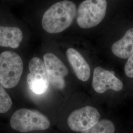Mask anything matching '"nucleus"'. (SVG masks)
<instances>
[{"mask_svg": "<svg viewBox=\"0 0 133 133\" xmlns=\"http://www.w3.org/2000/svg\"><path fill=\"white\" fill-rule=\"evenodd\" d=\"M29 70L27 81L30 89L37 95L44 93L49 82L43 61L38 57H33L29 62Z\"/></svg>", "mask_w": 133, "mask_h": 133, "instance_id": "obj_5", "label": "nucleus"}, {"mask_svg": "<svg viewBox=\"0 0 133 133\" xmlns=\"http://www.w3.org/2000/svg\"><path fill=\"white\" fill-rule=\"evenodd\" d=\"M100 118L97 109L86 106L72 111L68 118V124L72 131L82 132L94 126Z\"/></svg>", "mask_w": 133, "mask_h": 133, "instance_id": "obj_6", "label": "nucleus"}, {"mask_svg": "<svg viewBox=\"0 0 133 133\" xmlns=\"http://www.w3.org/2000/svg\"><path fill=\"white\" fill-rule=\"evenodd\" d=\"M107 8L106 0H84L77 9L76 21L82 29H90L100 24L105 18Z\"/></svg>", "mask_w": 133, "mask_h": 133, "instance_id": "obj_4", "label": "nucleus"}, {"mask_svg": "<svg viewBox=\"0 0 133 133\" xmlns=\"http://www.w3.org/2000/svg\"><path fill=\"white\" fill-rule=\"evenodd\" d=\"M12 102L9 95L0 84V113L8 112L11 108Z\"/></svg>", "mask_w": 133, "mask_h": 133, "instance_id": "obj_13", "label": "nucleus"}, {"mask_svg": "<svg viewBox=\"0 0 133 133\" xmlns=\"http://www.w3.org/2000/svg\"><path fill=\"white\" fill-rule=\"evenodd\" d=\"M43 58L49 82L57 89H63L66 86L64 78L69 73L68 68L61 60L53 53H46Z\"/></svg>", "mask_w": 133, "mask_h": 133, "instance_id": "obj_7", "label": "nucleus"}, {"mask_svg": "<svg viewBox=\"0 0 133 133\" xmlns=\"http://www.w3.org/2000/svg\"><path fill=\"white\" fill-rule=\"evenodd\" d=\"M23 71V63L18 54L5 51L0 54V84L7 89L19 83Z\"/></svg>", "mask_w": 133, "mask_h": 133, "instance_id": "obj_3", "label": "nucleus"}, {"mask_svg": "<svg viewBox=\"0 0 133 133\" xmlns=\"http://www.w3.org/2000/svg\"><path fill=\"white\" fill-rule=\"evenodd\" d=\"M92 86L97 93L102 94L109 89L115 91L121 90L123 83L113 72L101 66H97L93 71Z\"/></svg>", "mask_w": 133, "mask_h": 133, "instance_id": "obj_8", "label": "nucleus"}, {"mask_svg": "<svg viewBox=\"0 0 133 133\" xmlns=\"http://www.w3.org/2000/svg\"><path fill=\"white\" fill-rule=\"evenodd\" d=\"M10 125L12 128L17 131L27 133L47 130L50 126V122L45 115L38 110L21 109L12 114Z\"/></svg>", "mask_w": 133, "mask_h": 133, "instance_id": "obj_2", "label": "nucleus"}, {"mask_svg": "<svg viewBox=\"0 0 133 133\" xmlns=\"http://www.w3.org/2000/svg\"><path fill=\"white\" fill-rule=\"evenodd\" d=\"M124 71L127 76L133 78V54L129 57L125 66Z\"/></svg>", "mask_w": 133, "mask_h": 133, "instance_id": "obj_14", "label": "nucleus"}, {"mask_svg": "<svg viewBox=\"0 0 133 133\" xmlns=\"http://www.w3.org/2000/svg\"><path fill=\"white\" fill-rule=\"evenodd\" d=\"M76 13V5L71 1L57 2L43 13L41 20L42 28L50 34L62 33L71 26Z\"/></svg>", "mask_w": 133, "mask_h": 133, "instance_id": "obj_1", "label": "nucleus"}, {"mask_svg": "<svg viewBox=\"0 0 133 133\" xmlns=\"http://www.w3.org/2000/svg\"><path fill=\"white\" fill-rule=\"evenodd\" d=\"M111 51L121 59L128 58L133 54V28L129 29L122 38L112 44Z\"/></svg>", "mask_w": 133, "mask_h": 133, "instance_id": "obj_11", "label": "nucleus"}, {"mask_svg": "<svg viewBox=\"0 0 133 133\" xmlns=\"http://www.w3.org/2000/svg\"><path fill=\"white\" fill-rule=\"evenodd\" d=\"M66 55L76 77L82 81H88L90 76V68L83 56L73 48L66 50Z\"/></svg>", "mask_w": 133, "mask_h": 133, "instance_id": "obj_9", "label": "nucleus"}, {"mask_svg": "<svg viewBox=\"0 0 133 133\" xmlns=\"http://www.w3.org/2000/svg\"><path fill=\"white\" fill-rule=\"evenodd\" d=\"M23 38V34L18 27L0 26V46L17 48Z\"/></svg>", "mask_w": 133, "mask_h": 133, "instance_id": "obj_10", "label": "nucleus"}, {"mask_svg": "<svg viewBox=\"0 0 133 133\" xmlns=\"http://www.w3.org/2000/svg\"><path fill=\"white\" fill-rule=\"evenodd\" d=\"M114 132L115 127L113 122L108 119H102L81 133H114Z\"/></svg>", "mask_w": 133, "mask_h": 133, "instance_id": "obj_12", "label": "nucleus"}]
</instances>
